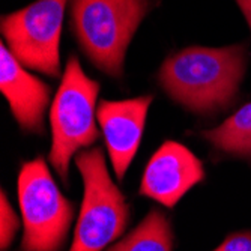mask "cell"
Returning <instances> with one entry per match:
<instances>
[{
  "label": "cell",
  "instance_id": "cell-4",
  "mask_svg": "<svg viewBox=\"0 0 251 251\" xmlns=\"http://www.w3.org/2000/svg\"><path fill=\"white\" fill-rule=\"evenodd\" d=\"M75 166L83 179L84 196L70 251H102L126 230L131 206L111 180L100 148L80 151Z\"/></svg>",
  "mask_w": 251,
  "mask_h": 251
},
{
  "label": "cell",
  "instance_id": "cell-7",
  "mask_svg": "<svg viewBox=\"0 0 251 251\" xmlns=\"http://www.w3.org/2000/svg\"><path fill=\"white\" fill-rule=\"evenodd\" d=\"M203 179L204 167L200 159L187 146L169 140L149 159L139 193L166 208H175Z\"/></svg>",
  "mask_w": 251,
  "mask_h": 251
},
{
  "label": "cell",
  "instance_id": "cell-5",
  "mask_svg": "<svg viewBox=\"0 0 251 251\" xmlns=\"http://www.w3.org/2000/svg\"><path fill=\"white\" fill-rule=\"evenodd\" d=\"M17 194L23 218L21 251H60L74 220V206L42 158L21 166Z\"/></svg>",
  "mask_w": 251,
  "mask_h": 251
},
{
  "label": "cell",
  "instance_id": "cell-1",
  "mask_svg": "<svg viewBox=\"0 0 251 251\" xmlns=\"http://www.w3.org/2000/svg\"><path fill=\"white\" fill-rule=\"evenodd\" d=\"M247 47H188L169 56L159 68L164 92L196 115H212L229 108L247 71Z\"/></svg>",
  "mask_w": 251,
  "mask_h": 251
},
{
  "label": "cell",
  "instance_id": "cell-6",
  "mask_svg": "<svg viewBox=\"0 0 251 251\" xmlns=\"http://www.w3.org/2000/svg\"><path fill=\"white\" fill-rule=\"evenodd\" d=\"M66 3L68 0H38L2 18L5 45L25 68L59 77V45Z\"/></svg>",
  "mask_w": 251,
  "mask_h": 251
},
{
  "label": "cell",
  "instance_id": "cell-12",
  "mask_svg": "<svg viewBox=\"0 0 251 251\" xmlns=\"http://www.w3.org/2000/svg\"><path fill=\"white\" fill-rule=\"evenodd\" d=\"M0 223H2L0 224V247H2V251H6L20 229V221L8 201L5 191H2V199H0Z\"/></svg>",
  "mask_w": 251,
  "mask_h": 251
},
{
  "label": "cell",
  "instance_id": "cell-3",
  "mask_svg": "<svg viewBox=\"0 0 251 251\" xmlns=\"http://www.w3.org/2000/svg\"><path fill=\"white\" fill-rule=\"evenodd\" d=\"M100 83L90 78L75 56L68 59L65 73L50 110V163L63 180L74 155L97 142V98Z\"/></svg>",
  "mask_w": 251,
  "mask_h": 251
},
{
  "label": "cell",
  "instance_id": "cell-14",
  "mask_svg": "<svg viewBox=\"0 0 251 251\" xmlns=\"http://www.w3.org/2000/svg\"><path fill=\"white\" fill-rule=\"evenodd\" d=\"M238 8L241 9L242 15L245 17L247 20V25L250 26V30H251V0H235Z\"/></svg>",
  "mask_w": 251,
  "mask_h": 251
},
{
  "label": "cell",
  "instance_id": "cell-11",
  "mask_svg": "<svg viewBox=\"0 0 251 251\" xmlns=\"http://www.w3.org/2000/svg\"><path fill=\"white\" fill-rule=\"evenodd\" d=\"M200 135L220 152L251 159V102L218 126L201 131Z\"/></svg>",
  "mask_w": 251,
  "mask_h": 251
},
{
  "label": "cell",
  "instance_id": "cell-9",
  "mask_svg": "<svg viewBox=\"0 0 251 251\" xmlns=\"http://www.w3.org/2000/svg\"><path fill=\"white\" fill-rule=\"evenodd\" d=\"M0 90L18 125L29 132H41L50 104V86L27 73L5 42L0 45Z\"/></svg>",
  "mask_w": 251,
  "mask_h": 251
},
{
  "label": "cell",
  "instance_id": "cell-2",
  "mask_svg": "<svg viewBox=\"0 0 251 251\" xmlns=\"http://www.w3.org/2000/svg\"><path fill=\"white\" fill-rule=\"evenodd\" d=\"M151 9L152 0H73L74 33L98 70L121 78L129 42Z\"/></svg>",
  "mask_w": 251,
  "mask_h": 251
},
{
  "label": "cell",
  "instance_id": "cell-10",
  "mask_svg": "<svg viewBox=\"0 0 251 251\" xmlns=\"http://www.w3.org/2000/svg\"><path fill=\"white\" fill-rule=\"evenodd\" d=\"M175 235L169 217L156 208L119 242L107 251H173Z\"/></svg>",
  "mask_w": 251,
  "mask_h": 251
},
{
  "label": "cell",
  "instance_id": "cell-13",
  "mask_svg": "<svg viewBox=\"0 0 251 251\" xmlns=\"http://www.w3.org/2000/svg\"><path fill=\"white\" fill-rule=\"evenodd\" d=\"M214 251H251V230L229 235Z\"/></svg>",
  "mask_w": 251,
  "mask_h": 251
},
{
  "label": "cell",
  "instance_id": "cell-8",
  "mask_svg": "<svg viewBox=\"0 0 251 251\" xmlns=\"http://www.w3.org/2000/svg\"><path fill=\"white\" fill-rule=\"evenodd\" d=\"M152 101V95H145L124 101H101L98 105V122L119 180L124 179L139 151Z\"/></svg>",
  "mask_w": 251,
  "mask_h": 251
}]
</instances>
